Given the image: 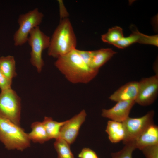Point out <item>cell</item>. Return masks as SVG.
I'll use <instances>...</instances> for the list:
<instances>
[{
  "mask_svg": "<svg viewBox=\"0 0 158 158\" xmlns=\"http://www.w3.org/2000/svg\"><path fill=\"white\" fill-rule=\"evenodd\" d=\"M16 62L13 56L0 57V71L8 79L12 80L16 76Z\"/></svg>",
  "mask_w": 158,
  "mask_h": 158,
  "instance_id": "e0dca14e",
  "label": "cell"
},
{
  "mask_svg": "<svg viewBox=\"0 0 158 158\" xmlns=\"http://www.w3.org/2000/svg\"><path fill=\"white\" fill-rule=\"evenodd\" d=\"M76 51L84 62L90 67V65L92 55V51H84L76 49Z\"/></svg>",
  "mask_w": 158,
  "mask_h": 158,
  "instance_id": "603a6c76",
  "label": "cell"
},
{
  "mask_svg": "<svg viewBox=\"0 0 158 158\" xmlns=\"http://www.w3.org/2000/svg\"><path fill=\"white\" fill-rule=\"evenodd\" d=\"M139 87L135 103L143 106L150 105L157 98L158 75L142 78L138 82Z\"/></svg>",
  "mask_w": 158,
  "mask_h": 158,
  "instance_id": "ba28073f",
  "label": "cell"
},
{
  "mask_svg": "<svg viewBox=\"0 0 158 158\" xmlns=\"http://www.w3.org/2000/svg\"><path fill=\"white\" fill-rule=\"evenodd\" d=\"M78 157L79 158H99L94 151L87 148L83 149Z\"/></svg>",
  "mask_w": 158,
  "mask_h": 158,
  "instance_id": "cb8c5ba5",
  "label": "cell"
},
{
  "mask_svg": "<svg viewBox=\"0 0 158 158\" xmlns=\"http://www.w3.org/2000/svg\"><path fill=\"white\" fill-rule=\"evenodd\" d=\"M153 41L152 36L142 34L136 29L133 31L129 36L124 37L113 45L118 48L124 49L135 43L151 45Z\"/></svg>",
  "mask_w": 158,
  "mask_h": 158,
  "instance_id": "4fadbf2b",
  "label": "cell"
},
{
  "mask_svg": "<svg viewBox=\"0 0 158 158\" xmlns=\"http://www.w3.org/2000/svg\"><path fill=\"white\" fill-rule=\"evenodd\" d=\"M12 80L6 77L0 71V89L1 91L11 88Z\"/></svg>",
  "mask_w": 158,
  "mask_h": 158,
  "instance_id": "d4e9b609",
  "label": "cell"
},
{
  "mask_svg": "<svg viewBox=\"0 0 158 158\" xmlns=\"http://www.w3.org/2000/svg\"><path fill=\"white\" fill-rule=\"evenodd\" d=\"M116 53L112 49L109 48L92 51L90 67L95 70L99 71V68Z\"/></svg>",
  "mask_w": 158,
  "mask_h": 158,
  "instance_id": "9a60e30c",
  "label": "cell"
},
{
  "mask_svg": "<svg viewBox=\"0 0 158 158\" xmlns=\"http://www.w3.org/2000/svg\"><path fill=\"white\" fill-rule=\"evenodd\" d=\"M31 131L28 133L30 141L42 144L50 140L42 122H33L31 124Z\"/></svg>",
  "mask_w": 158,
  "mask_h": 158,
  "instance_id": "2e32d148",
  "label": "cell"
},
{
  "mask_svg": "<svg viewBox=\"0 0 158 158\" xmlns=\"http://www.w3.org/2000/svg\"><path fill=\"white\" fill-rule=\"evenodd\" d=\"M54 147L58 154V158H75L70 147V144L59 137L56 139Z\"/></svg>",
  "mask_w": 158,
  "mask_h": 158,
  "instance_id": "d6986e66",
  "label": "cell"
},
{
  "mask_svg": "<svg viewBox=\"0 0 158 158\" xmlns=\"http://www.w3.org/2000/svg\"><path fill=\"white\" fill-rule=\"evenodd\" d=\"M124 37L122 29L116 26L110 28L107 32L102 35L103 42L113 44Z\"/></svg>",
  "mask_w": 158,
  "mask_h": 158,
  "instance_id": "ffe728a7",
  "label": "cell"
},
{
  "mask_svg": "<svg viewBox=\"0 0 158 158\" xmlns=\"http://www.w3.org/2000/svg\"><path fill=\"white\" fill-rule=\"evenodd\" d=\"M44 15L36 8L20 15L18 19L19 27L13 35L15 46H21L28 41L29 34L42 23Z\"/></svg>",
  "mask_w": 158,
  "mask_h": 158,
  "instance_id": "277c9868",
  "label": "cell"
},
{
  "mask_svg": "<svg viewBox=\"0 0 158 158\" xmlns=\"http://www.w3.org/2000/svg\"><path fill=\"white\" fill-rule=\"evenodd\" d=\"M56 67L70 82L87 83L96 76L98 71L86 64L75 49L57 59Z\"/></svg>",
  "mask_w": 158,
  "mask_h": 158,
  "instance_id": "6da1fadb",
  "label": "cell"
},
{
  "mask_svg": "<svg viewBox=\"0 0 158 158\" xmlns=\"http://www.w3.org/2000/svg\"><path fill=\"white\" fill-rule=\"evenodd\" d=\"M135 149L141 150L150 146L158 144V126L152 123L133 142Z\"/></svg>",
  "mask_w": 158,
  "mask_h": 158,
  "instance_id": "7c38bea8",
  "label": "cell"
},
{
  "mask_svg": "<svg viewBox=\"0 0 158 158\" xmlns=\"http://www.w3.org/2000/svg\"><path fill=\"white\" fill-rule=\"evenodd\" d=\"M119 151L112 153V158H132V153L135 149L133 142L127 143Z\"/></svg>",
  "mask_w": 158,
  "mask_h": 158,
  "instance_id": "44dd1931",
  "label": "cell"
},
{
  "mask_svg": "<svg viewBox=\"0 0 158 158\" xmlns=\"http://www.w3.org/2000/svg\"><path fill=\"white\" fill-rule=\"evenodd\" d=\"M138 82L132 81L121 86L109 97L111 100L117 102L135 101L138 94Z\"/></svg>",
  "mask_w": 158,
  "mask_h": 158,
  "instance_id": "8fae6325",
  "label": "cell"
},
{
  "mask_svg": "<svg viewBox=\"0 0 158 158\" xmlns=\"http://www.w3.org/2000/svg\"><path fill=\"white\" fill-rule=\"evenodd\" d=\"M59 5V14L61 20L67 18L68 13L63 2L61 0L58 1Z\"/></svg>",
  "mask_w": 158,
  "mask_h": 158,
  "instance_id": "484cf974",
  "label": "cell"
},
{
  "mask_svg": "<svg viewBox=\"0 0 158 158\" xmlns=\"http://www.w3.org/2000/svg\"><path fill=\"white\" fill-rule=\"evenodd\" d=\"M50 39L40 30L39 26L33 29L29 34L27 42L31 48L30 61L39 73L44 65L42 52L49 48Z\"/></svg>",
  "mask_w": 158,
  "mask_h": 158,
  "instance_id": "5b68a950",
  "label": "cell"
},
{
  "mask_svg": "<svg viewBox=\"0 0 158 158\" xmlns=\"http://www.w3.org/2000/svg\"><path fill=\"white\" fill-rule=\"evenodd\" d=\"M66 121L58 122L51 117H45L42 123L49 139H56L60 137V130Z\"/></svg>",
  "mask_w": 158,
  "mask_h": 158,
  "instance_id": "ac0fdd59",
  "label": "cell"
},
{
  "mask_svg": "<svg viewBox=\"0 0 158 158\" xmlns=\"http://www.w3.org/2000/svg\"><path fill=\"white\" fill-rule=\"evenodd\" d=\"M21 99L11 88L0 93V116L20 126Z\"/></svg>",
  "mask_w": 158,
  "mask_h": 158,
  "instance_id": "8992f818",
  "label": "cell"
},
{
  "mask_svg": "<svg viewBox=\"0 0 158 158\" xmlns=\"http://www.w3.org/2000/svg\"><path fill=\"white\" fill-rule=\"evenodd\" d=\"M141 150L146 158H158V144L146 147Z\"/></svg>",
  "mask_w": 158,
  "mask_h": 158,
  "instance_id": "7402d4cb",
  "label": "cell"
},
{
  "mask_svg": "<svg viewBox=\"0 0 158 158\" xmlns=\"http://www.w3.org/2000/svg\"><path fill=\"white\" fill-rule=\"evenodd\" d=\"M86 113L84 110L70 119L66 121L60 130V137L71 144L75 140L80 128L85 120Z\"/></svg>",
  "mask_w": 158,
  "mask_h": 158,
  "instance_id": "9c48e42d",
  "label": "cell"
},
{
  "mask_svg": "<svg viewBox=\"0 0 158 158\" xmlns=\"http://www.w3.org/2000/svg\"><path fill=\"white\" fill-rule=\"evenodd\" d=\"M135 103V101L118 102L110 109H102V116L112 121L123 122L129 117L130 111Z\"/></svg>",
  "mask_w": 158,
  "mask_h": 158,
  "instance_id": "30bf717a",
  "label": "cell"
},
{
  "mask_svg": "<svg viewBox=\"0 0 158 158\" xmlns=\"http://www.w3.org/2000/svg\"><path fill=\"white\" fill-rule=\"evenodd\" d=\"M110 141L117 143L123 140L125 137L126 131L123 122L109 120L105 130Z\"/></svg>",
  "mask_w": 158,
  "mask_h": 158,
  "instance_id": "5bb4252c",
  "label": "cell"
},
{
  "mask_svg": "<svg viewBox=\"0 0 158 158\" xmlns=\"http://www.w3.org/2000/svg\"><path fill=\"white\" fill-rule=\"evenodd\" d=\"M0 141L8 150L23 151L30 146L28 133L20 126L0 116Z\"/></svg>",
  "mask_w": 158,
  "mask_h": 158,
  "instance_id": "3957f363",
  "label": "cell"
},
{
  "mask_svg": "<svg viewBox=\"0 0 158 158\" xmlns=\"http://www.w3.org/2000/svg\"><path fill=\"white\" fill-rule=\"evenodd\" d=\"M154 111L151 110L141 117H129L123 122L126 131L123 143L125 145L133 142L149 126L154 123Z\"/></svg>",
  "mask_w": 158,
  "mask_h": 158,
  "instance_id": "52a82bcc",
  "label": "cell"
},
{
  "mask_svg": "<svg viewBox=\"0 0 158 158\" xmlns=\"http://www.w3.org/2000/svg\"><path fill=\"white\" fill-rule=\"evenodd\" d=\"M77 40L71 23L68 18L60 20L50 39L48 55L57 59L76 49Z\"/></svg>",
  "mask_w": 158,
  "mask_h": 158,
  "instance_id": "7a4b0ae2",
  "label": "cell"
}]
</instances>
